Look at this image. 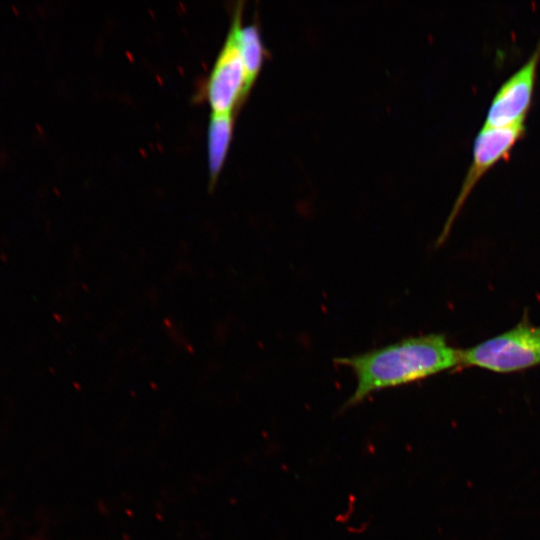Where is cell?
Returning a JSON list of instances; mask_svg holds the SVG:
<instances>
[{"mask_svg": "<svg viewBox=\"0 0 540 540\" xmlns=\"http://www.w3.org/2000/svg\"><path fill=\"white\" fill-rule=\"evenodd\" d=\"M356 377V389L342 406L347 410L378 391L411 384L460 366V350L442 334H427L335 358Z\"/></svg>", "mask_w": 540, "mask_h": 540, "instance_id": "6da1fadb", "label": "cell"}, {"mask_svg": "<svg viewBox=\"0 0 540 540\" xmlns=\"http://www.w3.org/2000/svg\"><path fill=\"white\" fill-rule=\"evenodd\" d=\"M540 364V328L523 319L512 329L460 350L461 367L510 373Z\"/></svg>", "mask_w": 540, "mask_h": 540, "instance_id": "7a4b0ae2", "label": "cell"}, {"mask_svg": "<svg viewBox=\"0 0 540 540\" xmlns=\"http://www.w3.org/2000/svg\"><path fill=\"white\" fill-rule=\"evenodd\" d=\"M252 86L238 48L235 27L231 22L225 42L204 86V97L211 114L235 115Z\"/></svg>", "mask_w": 540, "mask_h": 540, "instance_id": "3957f363", "label": "cell"}, {"mask_svg": "<svg viewBox=\"0 0 540 540\" xmlns=\"http://www.w3.org/2000/svg\"><path fill=\"white\" fill-rule=\"evenodd\" d=\"M525 132V123L506 127L482 126L474 139L471 163L451 213L437 240L438 244H442L447 238L455 218L480 178L497 162L509 157L511 150Z\"/></svg>", "mask_w": 540, "mask_h": 540, "instance_id": "277c9868", "label": "cell"}, {"mask_svg": "<svg viewBox=\"0 0 540 540\" xmlns=\"http://www.w3.org/2000/svg\"><path fill=\"white\" fill-rule=\"evenodd\" d=\"M539 61L540 38L528 59L494 94L487 109L484 127H506L525 123L532 105Z\"/></svg>", "mask_w": 540, "mask_h": 540, "instance_id": "5b68a950", "label": "cell"}, {"mask_svg": "<svg viewBox=\"0 0 540 540\" xmlns=\"http://www.w3.org/2000/svg\"><path fill=\"white\" fill-rule=\"evenodd\" d=\"M235 115L211 114L207 129L209 184L215 185L226 161L233 136Z\"/></svg>", "mask_w": 540, "mask_h": 540, "instance_id": "8992f818", "label": "cell"}, {"mask_svg": "<svg viewBox=\"0 0 540 540\" xmlns=\"http://www.w3.org/2000/svg\"><path fill=\"white\" fill-rule=\"evenodd\" d=\"M242 10V6L235 7L231 22L235 27L238 48L249 81L253 85L261 71L267 52L258 26L252 23L242 24Z\"/></svg>", "mask_w": 540, "mask_h": 540, "instance_id": "52a82bcc", "label": "cell"}]
</instances>
